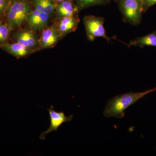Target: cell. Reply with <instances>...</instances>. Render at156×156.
<instances>
[{
    "mask_svg": "<svg viewBox=\"0 0 156 156\" xmlns=\"http://www.w3.org/2000/svg\"><path fill=\"white\" fill-rule=\"evenodd\" d=\"M79 11L74 0H65L56 5L54 14L56 18L79 17Z\"/></svg>",
    "mask_w": 156,
    "mask_h": 156,
    "instance_id": "obj_11",
    "label": "cell"
},
{
    "mask_svg": "<svg viewBox=\"0 0 156 156\" xmlns=\"http://www.w3.org/2000/svg\"><path fill=\"white\" fill-rule=\"evenodd\" d=\"M118 2L125 20L133 25H138L144 11L142 0H118Z\"/></svg>",
    "mask_w": 156,
    "mask_h": 156,
    "instance_id": "obj_3",
    "label": "cell"
},
{
    "mask_svg": "<svg viewBox=\"0 0 156 156\" xmlns=\"http://www.w3.org/2000/svg\"><path fill=\"white\" fill-rule=\"evenodd\" d=\"M0 48L17 58H26L36 52L30 48L15 42L6 43L0 46Z\"/></svg>",
    "mask_w": 156,
    "mask_h": 156,
    "instance_id": "obj_10",
    "label": "cell"
},
{
    "mask_svg": "<svg viewBox=\"0 0 156 156\" xmlns=\"http://www.w3.org/2000/svg\"><path fill=\"white\" fill-rule=\"evenodd\" d=\"M12 0H0V17L5 18V14Z\"/></svg>",
    "mask_w": 156,
    "mask_h": 156,
    "instance_id": "obj_16",
    "label": "cell"
},
{
    "mask_svg": "<svg viewBox=\"0 0 156 156\" xmlns=\"http://www.w3.org/2000/svg\"><path fill=\"white\" fill-rule=\"evenodd\" d=\"M132 46H139L140 48H143L145 46L156 47V31L144 36L137 38L131 41L128 45V48Z\"/></svg>",
    "mask_w": 156,
    "mask_h": 156,
    "instance_id": "obj_13",
    "label": "cell"
},
{
    "mask_svg": "<svg viewBox=\"0 0 156 156\" xmlns=\"http://www.w3.org/2000/svg\"><path fill=\"white\" fill-rule=\"evenodd\" d=\"M47 110L50 115V126L48 130L40 135L39 138L41 140H44L45 139V136L49 133L53 131H57L58 128L63 123L71 122L73 117V115L66 116L63 111L56 112L54 110L53 105Z\"/></svg>",
    "mask_w": 156,
    "mask_h": 156,
    "instance_id": "obj_6",
    "label": "cell"
},
{
    "mask_svg": "<svg viewBox=\"0 0 156 156\" xmlns=\"http://www.w3.org/2000/svg\"><path fill=\"white\" fill-rule=\"evenodd\" d=\"M56 4H58V3L61 2H63L65 0H53Z\"/></svg>",
    "mask_w": 156,
    "mask_h": 156,
    "instance_id": "obj_18",
    "label": "cell"
},
{
    "mask_svg": "<svg viewBox=\"0 0 156 156\" xmlns=\"http://www.w3.org/2000/svg\"><path fill=\"white\" fill-rule=\"evenodd\" d=\"M34 9L50 15L54 14L56 5L53 0H30Z\"/></svg>",
    "mask_w": 156,
    "mask_h": 156,
    "instance_id": "obj_12",
    "label": "cell"
},
{
    "mask_svg": "<svg viewBox=\"0 0 156 156\" xmlns=\"http://www.w3.org/2000/svg\"><path fill=\"white\" fill-rule=\"evenodd\" d=\"M114 1H116V2H118V0H114Z\"/></svg>",
    "mask_w": 156,
    "mask_h": 156,
    "instance_id": "obj_20",
    "label": "cell"
},
{
    "mask_svg": "<svg viewBox=\"0 0 156 156\" xmlns=\"http://www.w3.org/2000/svg\"><path fill=\"white\" fill-rule=\"evenodd\" d=\"M30 0H12L6 11L5 20L12 31L22 27L33 10Z\"/></svg>",
    "mask_w": 156,
    "mask_h": 156,
    "instance_id": "obj_2",
    "label": "cell"
},
{
    "mask_svg": "<svg viewBox=\"0 0 156 156\" xmlns=\"http://www.w3.org/2000/svg\"><path fill=\"white\" fill-rule=\"evenodd\" d=\"M53 23L63 37L68 34L75 31L80 22L79 17H62L56 18Z\"/></svg>",
    "mask_w": 156,
    "mask_h": 156,
    "instance_id": "obj_9",
    "label": "cell"
},
{
    "mask_svg": "<svg viewBox=\"0 0 156 156\" xmlns=\"http://www.w3.org/2000/svg\"><path fill=\"white\" fill-rule=\"evenodd\" d=\"M4 19H5V18H1V17H0V23L2 22V21H3V20H4Z\"/></svg>",
    "mask_w": 156,
    "mask_h": 156,
    "instance_id": "obj_19",
    "label": "cell"
},
{
    "mask_svg": "<svg viewBox=\"0 0 156 156\" xmlns=\"http://www.w3.org/2000/svg\"><path fill=\"white\" fill-rule=\"evenodd\" d=\"M156 91V88L143 92H127L115 96L108 101L103 112L106 118L114 117L121 119L125 116V111L146 95Z\"/></svg>",
    "mask_w": 156,
    "mask_h": 156,
    "instance_id": "obj_1",
    "label": "cell"
},
{
    "mask_svg": "<svg viewBox=\"0 0 156 156\" xmlns=\"http://www.w3.org/2000/svg\"><path fill=\"white\" fill-rule=\"evenodd\" d=\"M12 31L5 19L0 23V46L9 43Z\"/></svg>",
    "mask_w": 156,
    "mask_h": 156,
    "instance_id": "obj_14",
    "label": "cell"
},
{
    "mask_svg": "<svg viewBox=\"0 0 156 156\" xmlns=\"http://www.w3.org/2000/svg\"><path fill=\"white\" fill-rule=\"evenodd\" d=\"M62 38L54 24L48 27L42 31L39 37V49L41 50L53 48Z\"/></svg>",
    "mask_w": 156,
    "mask_h": 156,
    "instance_id": "obj_7",
    "label": "cell"
},
{
    "mask_svg": "<svg viewBox=\"0 0 156 156\" xmlns=\"http://www.w3.org/2000/svg\"><path fill=\"white\" fill-rule=\"evenodd\" d=\"M50 15L34 9L27 16V23L28 27L36 33L41 32L48 27Z\"/></svg>",
    "mask_w": 156,
    "mask_h": 156,
    "instance_id": "obj_8",
    "label": "cell"
},
{
    "mask_svg": "<svg viewBox=\"0 0 156 156\" xmlns=\"http://www.w3.org/2000/svg\"><path fill=\"white\" fill-rule=\"evenodd\" d=\"M10 39L13 42L19 43L32 49L36 52L39 49V37L30 28L18 29L11 33Z\"/></svg>",
    "mask_w": 156,
    "mask_h": 156,
    "instance_id": "obj_5",
    "label": "cell"
},
{
    "mask_svg": "<svg viewBox=\"0 0 156 156\" xmlns=\"http://www.w3.org/2000/svg\"><path fill=\"white\" fill-rule=\"evenodd\" d=\"M143 3V10L144 12L147 11L151 6L156 4V0H142Z\"/></svg>",
    "mask_w": 156,
    "mask_h": 156,
    "instance_id": "obj_17",
    "label": "cell"
},
{
    "mask_svg": "<svg viewBox=\"0 0 156 156\" xmlns=\"http://www.w3.org/2000/svg\"><path fill=\"white\" fill-rule=\"evenodd\" d=\"M105 20L103 17H96L94 15L85 16L83 18L86 33L88 39L90 41H93L95 38L103 37L108 42L113 37H108L106 34L105 29L104 27Z\"/></svg>",
    "mask_w": 156,
    "mask_h": 156,
    "instance_id": "obj_4",
    "label": "cell"
},
{
    "mask_svg": "<svg viewBox=\"0 0 156 156\" xmlns=\"http://www.w3.org/2000/svg\"><path fill=\"white\" fill-rule=\"evenodd\" d=\"M79 11L89 7L102 5L108 2L109 0H74Z\"/></svg>",
    "mask_w": 156,
    "mask_h": 156,
    "instance_id": "obj_15",
    "label": "cell"
}]
</instances>
